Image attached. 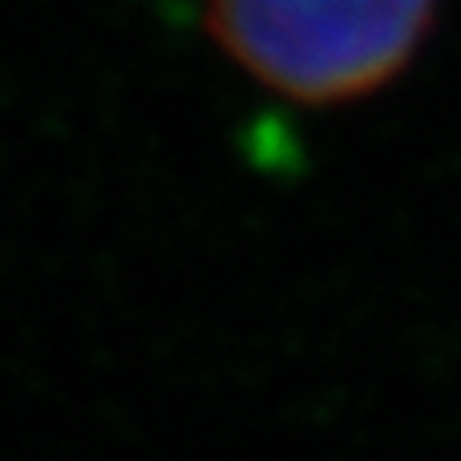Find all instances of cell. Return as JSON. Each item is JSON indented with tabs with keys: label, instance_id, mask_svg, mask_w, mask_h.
Returning <instances> with one entry per match:
<instances>
[{
	"label": "cell",
	"instance_id": "6da1fadb",
	"mask_svg": "<svg viewBox=\"0 0 461 461\" xmlns=\"http://www.w3.org/2000/svg\"><path fill=\"white\" fill-rule=\"evenodd\" d=\"M438 0H207V32L259 86L303 105L384 89L425 45Z\"/></svg>",
	"mask_w": 461,
	"mask_h": 461
}]
</instances>
